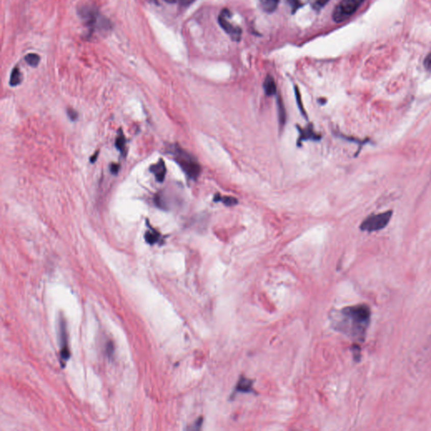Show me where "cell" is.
I'll list each match as a JSON object with an SVG mask.
<instances>
[{
	"mask_svg": "<svg viewBox=\"0 0 431 431\" xmlns=\"http://www.w3.org/2000/svg\"><path fill=\"white\" fill-rule=\"evenodd\" d=\"M371 321V311L367 305L345 307L338 314L334 328L349 338L363 342Z\"/></svg>",
	"mask_w": 431,
	"mask_h": 431,
	"instance_id": "cell-1",
	"label": "cell"
},
{
	"mask_svg": "<svg viewBox=\"0 0 431 431\" xmlns=\"http://www.w3.org/2000/svg\"><path fill=\"white\" fill-rule=\"evenodd\" d=\"M168 153L172 155L189 180H196L199 177L201 172V164L189 152L177 144H173L169 148Z\"/></svg>",
	"mask_w": 431,
	"mask_h": 431,
	"instance_id": "cell-2",
	"label": "cell"
},
{
	"mask_svg": "<svg viewBox=\"0 0 431 431\" xmlns=\"http://www.w3.org/2000/svg\"><path fill=\"white\" fill-rule=\"evenodd\" d=\"M365 0H342L333 11V19L337 23L352 16Z\"/></svg>",
	"mask_w": 431,
	"mask_h": 431,
	"instance_id": "cell-3",
	"label": "cell"
},
{
	"mask_svg": "<svg viewBox=\"0 0 431 431\" xmlns=\"http://www.w3.org/2000/svg\"><path fill=\"white\" fill-rule=\"evenodd\" d=\"M393 212L391 211H386L382 213L370 216L361 225V229L367 232H375L381 230L385 228L390 222Z\"/></svg>",
	"mask_w": 431,
	"mask_h": 431,
	"instance_id": "cell-4",
	"label": "cell"
},
{
	"mask_svg": "<svg viewBox=\"0 0 431 431\" xmlns=\"http://www.w3.org/2000/svg\"><path fill=\"white\" fill-rule=\"evenodd\" d=\"M231 14L229 10H223L221 12L219 18H218V21L220 24L221 27L223 28L227 33L230 36L231 38L233 41H238L241 39V35H242V30L240 27L234 26L232 24L229 19H230Z\"/></svg>",
	"mask_w": 431,
	"mask_h": 431,
	"instance_id": "cell-5",
	"label": "cell"
},
{
	"mask_svg": "<svg viewBox=\"0 0 431 431\" xmlns=\"http://www.w3.org/2000/svg\"><path fill=\"white\" fill-rule=\"evenodd\" d=\"M80 14H82V18L86 22L89 28L95 30L96 28H101V27H102V21H101L102 20V17L94 8L88 6L82 10Z\"/></svg>",
	"mask_w": 431,
	"mask_h": 431,
	"instance_id": "cell-6",
	"label": "cell"
},
{
	"mask_svg": "<svg viewBox=\"0 0 431 431\" xmlns=\"http://www.w3.org/2000/svg\"><path fill=\"white\" fill-rule=\"evenodd\" d=\"M298 132H299V136L297 138V146H302V142L305 141H320L321 140V135L317 133L314 129V126L312 124H309L307 127L305 128L297 127Z\"/></svg>",
	"mask_w": 431,
	"mask_h": 431,
	"instance_id": "cell-7",
	"label": "cell"
},
{
	"mask_svg": "<svg viewBox=\"0 0 431 431\" xmlns=\"http://www.w3.org/2000/svg\"><path fill=\"white\" fill-rule=\"evenodd\" d=\"M66 326L64 322L60 321V357L62 360V364H65V362L69 359L70 352L68 346H67V333H66Z\"/></svg>",
	"mask_w": 431,
	"mask_h": 431,
	"instance_id": "cell-8",
	"label": "cell"
},
{
	"mask_svg": "<svg viewBox=\"0 0 431 431\" xmlns=\"http://www.w3.org/2000/svg\"><path fill=\"white\" fill-rule=\"evenodd\" d=\"M149 170H150V172L152 174H154L156 180L158 182H163V180H164V178H165L167 170H166L165 163H164V161L162 158L159 159L158 163L153 164L149 168Z\"/></svg>",
	"mask_w": 431,
	"mask_h": 431,
	"instance_id": "cell-9",
	"label": "cell"
},
{
	"mask_svg": "<svg viewBox=\"0 0 431 431\" xmlns=\"http://www.w3.org/2000/svg\"><path fill=\"white\" fill-rule=\"evenodd\" d=\"M146 223L148 228H149L146 233H145L146 242L151 245H155V244L161 242L162 236H161L160 233L158 231L155 230L154 228H152V226L149 223V221L147 220Z\"/></svg>",
	"mask_w": 431,
	"mask_h": 431,
	"instance_id": "cell-10",
	"label": "cell"
},
{
	"mask_svg": "<svg viewBox=\"0 0 431 431\" xmlns=\"http://www.w3.org/2000/svg\"><path fill=\"white\" fill-rule=\"evenodd\" d=\"M263 86L265 93H266V94L267 96L275 95L276 92H277L276 82L274 80L273 78L270 76V75H268V76L266 78V79H265Z\"/></svg>",
	"mask_w": 431,
	"mask_h": 431,
	"instance_id": "cell-11",
	"label": "cell"
},
{
	"mask_svg": "<svg viewBox=\"0 0 431 431\" xmlns=\"http://www.w3.org/2000/svg\"><path fill=\"white\" fill-rule=\"evenodd\" d=\"M277 110L279 124H280V127L282 128L286 123V111H285V106H284L282 99L280 96H278L277 98Z\"/></svg>",
	"mask_w": 431,
	"mask_h": 431,
	"instance_id": "cell-12",
	"label": "cell"
},
{
	"mask_svg": "<svg viewBox=\"0 0 431 431\" xmlns=\"http://www.w3.org/2000/svg\"><path fill=\"white\" fill-rule=\"evenodd\" d=\"M127 140L123 134V131H120L119 135H118L117 138L115 140V147L116 149L121 152V154H123L124 157L127 155Z\"/></svg>",
	"mask_w": 431,
	"mask_h": 431,
	"instance_id": "cell-13",
	"label": "cell"
},
{
	"mask_svg": "<svg viewBox=\"0 0 431 431\" xmlns=\"http://www.w3.org/2000/svg\"><path fill=\"white\" fill-rule=\"evenodd\" d=\"M213 201H215V202H219L220 201V202L224 204L227 206H233L238 203V201L235 197H222L220 194H216L214 196Z\"/></svg>",
	"mask_w": 431,
	"mask_h": 431,
	"instance_id": "cell-14",
	"label": "cell"
},
{
	"mask_svg": "<svg viewBox=\"0 0 431 431\" xmlns=\"http://www.w3.org/2000/svg\"><path fill=\"white\" fill-rule=\"evenodd\" d=\"M279 1L280 0H259L262 9L268 13L273 12L276 10Z\"/></svg>",
	"mask_w": 431,
	"mask_h": 431,
	"instance_id": "cell-15",
	"label": "cell"
},
{
	"mask_svg": "<svg viewBox=\"0 0 431 431\" xmlns=\"http://www.w3.org/2000/svg\"><path fill=\"white\" fill-rule=\"evenodd\" d=\"M22 81L21 73L19 71L18 67H15L13 69L11 75H10V84L11 86H17L19 85Z\"/></svg>",
	"mask_w": 431,
	"mask_h": 431,
	"instance_id": "cell-16",
	"label": "cell"
},
{
	"mask_svg": "<svg viewBox=\"0 0 431 431\" xmlns=\"http://www.w3.org/2000/svg\"><path fill=\"white\" fill-rule=\"evenodd\" d=\"M236 390L237 392H243V393L250 392L252 390V381L249 380V379H240V381L237 384Z\"/></svg>",
	"mask_w": 431,
	"mask_h": 431,
	"instance_id": "cell-17",
	"label": "cell"
},
{
	"mask_svg": "<svg viewBox=\"0 0 431 431\" xmlns=\"http://www.w3.org/2000/svg\"><path fill=\"white\" fill-rule=\"evenodd\" d=\"M295 96H296V101H297V106H298V108H299L300 112L302 114V116L305 117V119H307V114H306V111H305L303 106H302L301 94H300V91L298 90V89H297V86H295Z\"/></svg>",
	"mask_w": 431,
	"mask_h": 431,
	"instance_id": "cell-18",
	"label": "cell"
},
{
	"mask_svg": "<svg viewBox=\"0 0 431 431\" xmlns=\"http://www.w3.org/2000/svg\"><path fill=\"white\" fill-rule=\"evenodd\" d=\"M329 0H308L309 4L311 5V7L316 11L321 10L327 4H328Z\"/></svg>",
	"mask_w": 431,
	"mask_h": 431,
	"instance_id": "cell-19",
	"label": "cell"
},
{
	"mask_svg": "<svg viewBox=\"0 0 431 431\" xmlns=\"http://www.w3.org/2000/svg\"><path fill=\"white\" fill-rule=\"evenodd\" d=\"M25 59L31 67H36L40 62V57L37 54H34V53H30L25 58Z\"/></svg>",
	"mask_w": 431,
	"mask_h": 431,
	"instance_id": "cell-20",
	"label": "cell"
},
{
	"mask_svg": "<svg viewBox=\"0 0 431 431\" xmlns=\"http://www.w3.org/2000/svg\"><path fill=\"white\" fill-rule=\"evenodd\" d=\"M67 115L69 116L70 119L72 121H76L78 119V116H79V114H78L77 111L76 110H74L72 108H69L68 110H67Z\"/></svg>",
	"mask_w": 431,
	"mask_h": 431,
	"instance_id": "cell-21",
	"label": "cell"
},
{
	"mask_svg": "<svg viewBox=\"0 0 431 431\" xmlns=\"http://www.w3.org/2000/svg\"><path fill=\"white\" fill-rule=\"evenodd\" d=\"M289 3H290L291 6L293 8V12L294 13L296 10L298 9V8L301 6V4H300L299 0H288Z\"/></svg>",
	"mask_w": 431,
	"mask_h": 431,
	"instance_id": "cell-22",
	"label": "cell"
},
{
	"mask_svg": "<svg viewBox=\"0 0 431 431\" xmlns=\"http://www.w3.org/2000/svg\"><path fill=\"white\" fill-rule=\"evenodd\" d=\"M119 170H120V165L119 164H111L110 166V171L112 173L113 175H116L118 172H119Z\"/></svg>",
	"mask_w": 431,
	"mask_h": 431,
	"instance_id": "cell-23",
	"label": "cell"
},
{
	"mask_svg": "<svg viewBox=\"0 0 431 431\" xmlns=\"http://www.w3.org/2000/svg\"><path fill=\"white\" fill-rule=\"evenodd\" d=\"M424 66H425L427 69L431 70V53L425 58V60H424Z\"/></svg>",
	"mask_w": 431,
	"mask_h": 431,
	"instance_id": "cell-24",
	"label": "cell"
},
{
	"mask_svg": "<svg viewBox=\"0 0 431 431\" xmlns=\"http://www.w3.org/2000/svg\"><path fill=\"white\" fill-rule=\"evenodd\" d=\"M180 3V5H183V6H187V5H190L192 2H194L195 0H179Z\"/></svg>",
	"mask_w": 431,
	"mask_h": 431,
	"instance_id": "cell-25",
	"label": "cell"
},
{
	"mask_svg": "<svg viewBox=\"0 0 431 431\" xmlns=\"http://www.w3.org/2000/svg\"><path fill=\"white\" fill-rule=\"evenodd\" d=\"M98 155H99V152H96L95 155L92 156L91 159H90V161H91V163H93V162H95L96 158H97V157H98Z\"/></svg>",
	"mask_w": 431,
	"mask_h": 431,
	"instance_id": "cell-26",
	"label": "cell"
},
{
	"mask_svg": "<svg viewBox=\"0 0 431 431\" xmlns=\"http://www.w3.org/2000/svg\"><path fill=\"white\" fill-rule=\"evenodd\" d=\"M164 1H165V2L170 3V4H172V3L176 2V1H178V0H164Z\"/></svg>",
	"mask_w": 431,
	"mask_h": 431,
	"instance_id": "cell-27",
	"label": "cell"
}]
</instances>
